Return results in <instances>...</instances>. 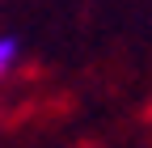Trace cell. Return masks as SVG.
I'll return each instance as SVG.
<instances>
[{"instance_id": "cell-1", "label": "cell", "mask_w": 152, "mask_h": 148, "mask_svg": "<svg viewBox=\"0 0 152 148\" xmlns=\"http://www.w3.org/2000/svg\"><path fill=\"white\" fill-rule=\"evenodd\" d=\"M21 55H26V47H21L17 34H0V81H9L21 68Z\"/></svg>"}]
</instances>
